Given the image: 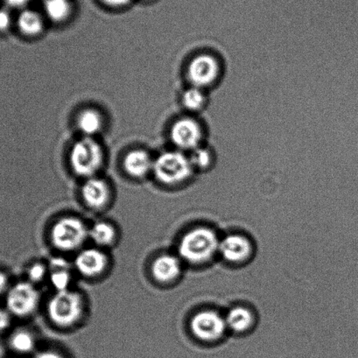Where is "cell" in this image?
Wrapping results in <instances>:
<instances>
[{
  "instance_id": "cell-1",
  "label": "cell",
  "mask_w": 358,
  "mask_h": 358,
  "mask_svg": "<svg viewBox=\"0 0 358 358\" xmlns=\"http://www.w3.org/2000/svg\"><path fill=\"white\" fill-rule=\"evenodd\" d=\"M217 232L206 226L191 229L183 235L179 243L178 253L182 262L191 265H203L213 259L219 251Z\"/></svg>"
},
{
  "instance_id": "cell-2",
  "label": "cell",
  "mask_w": 358,
  "mask_h": 358,
  "mask_svg": "<svg viewBox=\"0 0 358 358\" xmlns=\"http://www.w3.org/2000/svg\"><path fill=\"white\" fill-rule=\"evenodd\" d=\"M102 147L93 138L85 137L76 142L69 155L71 168L76 175L85 178L96 176L103 164Z\"/></svg>"
},
{
  "instance_id": "cell-3",
  "label": "cell",
  "mask_w": 358,
  "mask_h": 358,
  "mask_svg": "<svg viewBox=\"0 0 358 358\" xmlns=\"http://www.w3.org/2000/svg\"><path fill=\"white\" fill-rule=\"evenodd\" d=\"M152 171L159 182L171 186L189 180L194 168L189 157L182 151H169L163 152L154 161Z\"/></svg>"
},
{
  "instance_id": "cell-4",
  "label": "cell",
  "mask_w": 358,
  "mask_h": 358,
  "mask_svg": "<svg viewBox=\"0 0 358 358\" xmlns=\"http://www.w3.org/2000/svg\"><path fill=\"white\" fill-rule=\"evenodd\" d=\"M83 298L76 292L66 290L57 292L48 305V314L57 326L71 327L82 317Z\"/></svg>"
},
{
  "instance_id": "cell-5",
  "label": "cell",
  "mask_w": 358,
  "mask_h": 358,
  "mask_svg": "<svg viewBox=\"0 0 358 358\" xmlns=\"http://www.w3.org/2000/svg\"><path fill=\"white\" fill-rule=\"evenodd\" d=\"M50 235L55 248L62 251L72 252L85 244L89 238V229L81 219L66 217L55 222Z\"/></svg>"
},
{
  "instance_id": "cell-6",
  "label": "cell",
  "mask_w": 358,
  "mask_h": 358,
  "mask_svg": "<svg viewBox=\"0 0 358 358\" xmlns=\"http://www.w3.org/2000/svg\"><path fill=\"white\" fill-rule=\"evenodd\" d=\"M190 329L198 340L215 343L227 332L224 316L215 310H201L191 318Z\"/></svg>"
},
{
  "instance_id": "cell-7",
  "label": "cell",
  "mask_w": 358,
  "mask_h": 358,
  "mask_svg": "<svg viewBox=\"0 0 358 358\" xmlns=\"http://www.w3.org/2000/svg\"><path fill=\"white\" fill-rule=\"evenodd\" d=\"M222 72L217 57L204 53L197 55L187 66V75L191 85L205 89L217 82Z\"/></svg>"
},
{
  "instance_id": "cell-8",
  "label": "cell",
  "mask_w": 358,
  "mask_h": 358,
  "mask_svg": "<svg viewBox=\"0 0 358 358\" xmlns=\"http://www.w3.org/2000/svg\"><path fill=\"white\" fill-rule=\"evenodd\" d=\"M204 136L203 128L192 117H182L173 124L170 138L180 151H194L201 147Z\"/></svg>"
},
{
  "instance_id": "cell-9",
  "label": "cell",
  "mask_w": 358,
  "mask_h": 358,
  "mask_svg": "<svg viewBox=\"0 0 358 358\" xmlns=\"http://www.w3.org/2000/svg\"><path fill=\"white\" fill-rule=\"evenodd\" d=\"M39 301V292L32 283L20 282L8 293V307L13 315L27 316L36 310Z\"/></svg>"
},
{
  "instance_id": "cell-10",
  "label": "cell",
  "mask_w": 358,
  "mask_h": 358,
  "mask_svg": "<svg viewBox=\"0 0 358 358\" xmlns=\"http://www.w3.org/2000/svg\"><path fill=\"white\" fill-rule=\"evenodd\" d=\"M252 243L241 234H231L220 239L218 253L226 262L232 265H241L252 258Z\"/></svg>"
},
{
  "instance_id": "cell-11",
  "label": "cell",
  "mask_w": 358,
  "mask_h": 358,
  "mask_svg": "<svg viewBox=\"0 0 358 358\" xmlns=\"http://www.w3.org/2000/svg\"><path fill=\"white\" fill-rule=\"evenodd\" d=\"M108 258L103 252L96 248L82 250L76 257L75 266L83 276L95 277L106 269Z\"/></svg>"
},
{
  "instance_id": "cell-12",
  "label": "cell",
  "mask_w": 358,
  "mask_h": 358,
  "mask_svg": "<svg viewBox=\"0 0 358 358\" xmlns=\"http://www.w3.org/2000/svg\"><path fill=\"white\" fill-rule=\"evenodd\" d=\"M85 203L92 208L99 210L106 206L110 200V191L106 180L94 176L87 179L82 187Z\"/></svg>"
},
{
  "instance_id": "cell-13",
  "label": "cell",
  "mask_w": 358,
  "mask_h": 358,
  "mask_svg": "<svg viewBox=\"0 0 358 358\" xmlns=\"http://www.w3.org/2000/svg\"><path fill=\"white\" fill-rule=\"evenodd\" d=\"M182 260L180 257L163 255L156 258L152 265V273L156 280L162 283L171 282L178 279L182 273Z\"/></svg>"
},
{
  "instance_id": "cell-14",
  "label": "cell",
  "mask_w": 358,
  "mask_h": 358,
  "mask_svg": "<svg viewBox=\"0 0 358 358\" xmlns=\"http://www.w3.org/2000/svg\"><path fill=\"white\" fill-rule=\"evenodd\" d=\"M123 165L128 175L134 178H142L152 170L154 161L148 152L136 149L128 152Z\"/></svg>"
},
{
  "instance_id": "cell-15",
  "label": "cell",
  "mask_w": 358,
  "mask_h": 358,
  "mask_svg": "<svg viewBox=\"0 0 358 358\" xmlns=\"http://www.w3.org/2000/svg\"><path fill=\"white\" fill-rule=\"evenodd\" d=\"M224 318L228 330L236 334L248 332L255 323L252 311L244 306H236L229 309Z\"/></svg>"
},
{
  "instance_id": "cell-16",
  "label": "cell",
  "mask_w": 358,
  "mask_h": 358,
  "mask_svg": "<svg viewBox=\"0 0 358 358\" xmlns=\"http://www.w3.org/2000/svg\"><path fill=\"white\" fill-rule=\"evenodd\" d=\"M78 129L85 137L93 138L99 134L103 127L102 114L95 109H85L78 114L76 118Z\"/></svg>"
},
{
  "instance_id": "cell-17",
  "label": "cell",
  "mask_w": 358,
  "mask_h": 358,
  "mask_svg": "<svg viewBox=\"0 0 358 358\" xmlns=\"http://www.w3.org/2000/svg\"><path fill=\"white\" fill-rule=\"evenodd\" d=\"M17 24L20 32L30 37L39 36L44 29L43 18L32 10H25L20 13Z\"/></svg>"
},
{
  "instance_id": "cell-18",
  "label": "cell",
  "mask_w": 358,
  "mask_h": 358,
  "mask_svg": "<svg viewBox=\"0 0 358 358\" xmlns=\"http://www.w3.org/2000/svg\"><path fill=\"white\" fill-rule=\"evenodd\" d=\"M117 232L114 226L107 222H97L89 229V236L96 245L108 246L116 238Z\"/></svg>"
},
{
  "instance_id": "cell-19",
  "label": "cell",
  "mask_w": 358,
  "mask_h": 358,
  "mask_svg": "<svg viewBox=\"0 0 358 358\" xmlns=\"http://www.w3.org/2000/svg\"><path fill=\"white\" fill-rule=\"evenodd\" d=\"M44 8L48 18L55 22H64L71 13V5L69 0H46Z\"/></svg>"
},
{
  "instance_id": "cell-20",
  "label": "cell",
  "mask_w": 358,
  "mask_h": 358,
  "mask_svg": "<svg viewBox=\"0 0 358 358\" xmlns=\"http://www.w3.org/2000/svg\"><path fill=\"white\" fill-rule=\"evenodd\" d=\"M183 106L190 111H199L207 103V96L203 89L191 86L184 92L182 97Z\"/></svg>"
},
{
  "instance_id": "cell-21",
  "label": "cell",
  "mask_w": 358,
  "mask_h": 358,
  "mask_svg": "<svg viewBox=\"0 0 358 358\" xmlns=\"http://www.w3.org/2000/svg\"><path fill=\"white\" fill-rule=\"evenodd\" d=\"M189 159L194 169L204 170L210 168L213 164L214 155L212 154L210 149L201 145V147L192 151Z\"/></svg>"
},
{
  "instance_id": "cell-22",
  "label": "cell",
  "mask_w": 358,
  "mask_h": 358,
  "mask_svg": "<svg viewBox=\"0 0 358 358\" xmlns=\"http://www.w3.org/2000/svg\"><path fill=\"white\" fill-rule=\"evenodd\" d=\"M13 349L20 353H29L36 346V340L32 334L22 330L15 334L11 339Z\"/></svg>"
},
{
  "instance_id": "cell-23",
  "label": "cell",
  "mask_w": 358,
  "mask_h": 358,
  "mask_svg": "<svg viewBox=\"0 0 358 358\" xmlns=\"http://www.w3.org/2000/svg\"><path fill=\"white\" fill-rule=\"evenodd\" d=\"M50 280L57 292L69 290L72 278L69 268L50 270Z\"/></svg>"
},
{
  "instance_id": "cell-24",
  "label": "cell",
  "mask_w": 358,
  "mask_h": 358,
  "mask_svg": "<svg viewBox=\"0 0 358 358\" xmlns=\"http://www.w3.org/2000/svg\"><path fill=\"white\" fill-rule=\"evenodd\" d=\"M48 268L41 263H36L31 266L27 272L31 283H39L47 276Z\"/></svg>"
},
{
  "instance_id": "cell-25",
  "label": "cell",
  "mask_w": 358,
  "mask_h": 358,
  "mask_svg": "<svg viewBox=\"0 0 358 358\" xmlns=\"http://www.w3.org/2000/svg\"><path fill=\"white\" fill-rule=\"evenodd\" d=\"M12 23V17L4 9H0V32H4L9 29Z\"/></svg>"
},
{
  "instance_id": "cell-26",
  "label": "cell",
  "mask_w": 358,
  "mask_h": 358,
  "mask_svg": "<svg viewBox=\"0 0 358 358\" xmlns=\"http://www.w3.org/2000/svg\"><path fill=\"white\" fill-rule=\"evenodd\" d=\"M102 1L111 8H122V6L129 4L131 0H102Z\"/></svg>"
},
{
  "instance_id": "cell-27",
  "label": "cell",
  "mask_w": 358,
  "mask_h": 358,
  "mask_svg": "<svg viewBox=\"0 0 358 358\" xmlns=\"http://www.w3.org/2000/svg\"><path fill=\"white\" fill-rule=\"evenodd\" d=\"M10 324V316L8 313L0 310V331L6 329Z\"/></svg>"
},
{
  "instance_id": "cell-28",
  "label": "cell",
  "mask_w": 358,
  "mask_h": 358,
  "mask_svg": "<svg viewBox=\"0 0 358 358\" xmlns=\"http://www.w3.org/2000/svg\"><path fill=\"white\" fill-rule=\"evenodd\" d=\"M29 1L30 0H5L6 4L15 8H22V6L27 5Z\"/></svg>"
},
{
  "instance_id": "cell-29",
  "label": "cell",
  "mask_w": 358,
  "mask_h": 358,
  "mask_svg": "<svg viewBox=\"0 0 358 358\" xmlns=\"http://www.w3.org/2000/svg\"><path fill=\"white\" fill-rule=\"evenodd\" d=\"M36 358H64L62 357L60 354L57 352H55V351L47 350L43 351V352H41L38 354Z\"/></svg>"
},
{
  "instance_id": "cell-30",
  "label": "cell",
  "mask_w": 358,
  "mask_h": 358,
  "mask_svg": "<svg viewBox=\"0 0 358 358\" xmlns=\"http://www.w3.org/2000/svg\"><path fill=\"white\" fill-rule=\"evenodd\" d=\"M6 285H8V279L4 274L0 273V294L6 289Z\"/></svg>"
}]
</instances>
